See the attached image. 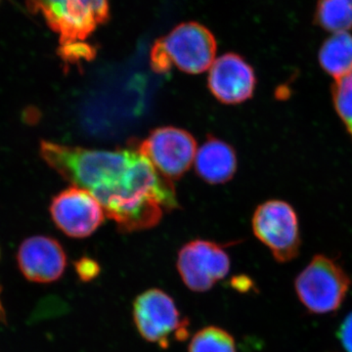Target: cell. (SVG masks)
Here are the masks:
<instances>
[{
  "mask_svg": "<svg viewBox=\"0 0 352 352\" xmlns=\"http://www.w3.org/2000/svg\"><path fill=\"white\" fill-rule=\"evenodd\" d=\"M39 155L65 180L91 193L120 232L152 228L164 208H178L173 183L157 173L135 143L104 151L43 140Z\"/></svg>",
  "mask_w": 352,
  "mask_h": 352,
  "instance_id": "6da1fadb",
  "label": "cell"
},
{
  "mask_svg": "<svg viewBox=\"0 0 352 352\" xmlns=\"http://www.w3.org/2000/svg\"><path fill=\"white\" fill-rule=\"evenodd\" d=\"M28 7L41 13L46 24L59 36L58 55L64 63L91 61L95 48L87 39L108 22V0H27Z\"/></svg>",
  "mask_w": 352,
  "mask_h": 352,
  "instance_id": "7a4b0ae2",
  "label": "cell"
},
{
  "mask_svg": "<svg viewBox=\"0 0 352 352\" xmlns=\"http://www.w3.org/2000/svg\"><path fill=\"white\" fill-rule=\"evenodd\" d=\"M351 285V278L335 259L317 254L296 277L295 289L308 311L328 314L342 307Z\"/></svg>",
  "mask_w": 352,
  "mask_h": 352,
  "instance_id": "3957f363",
  "label": "cell"
},
{
  "mask_svg": "<svg viewBox=\"0 0 352 352\" xmlns=\"http://www.w3.org/2000/svg\"><path fill=\"white\" fill-rule=\"evenodd\" d=\"M133 320L143 339L164 349L170 346L171 336L184 340L189 335V321L182 318L173 298L161 289H147L135 298Z\"/></svg>",
  "mask_w": 352,
  "mask_h": 352,
  "instance_id": "277c9868",
  "label": "cell"
},
{
  "mask_svg": "<svg viewBox=\"0 0 352 352\" xmlns=\"http://www.w3.org/2000/svg\"><path fill=\"white\" fill-rule=\"evenodd\" d=\"M254 235L267 247L278 263L293 261L300 254L302 238L295 208L287 201L261 204L252 217Z\"/></svg>",
  "mask_w": 352,
  "mask_h": 352,
  "instance_id": "5b68a950",
  "label": "cell"
},
{
  "mask_svg": "<svg viewBox=\"0 0 352 352\" xmlns=\"http://www.w3.org/2000/svg\"><path fill=\"white\" fill-rule=\"evenodd\" d=\"M138 148L157 173L171 182L184 175L197 154V142L192 134L173 126L154 129Z\"/></svg>",
  "mask_w": 352,
  "mask_h": 352,
  "instance_id": "8992f818",
  "label": "cell"
},
{
  "mask_svg": "<svg viewBox=\"0 0 352 352\" xmlns=\"http://www.w3.org/2000/svg\"><path fill=\"white\" fill-rule=\"evenodd\" d=\"M178 272L187 288L196 293L210 291L230 270V258L221 245L195 240L178 252Z\"/></svg>",
  "mask_w": 352,
  "mask_h": 352,
  "instance_id": "52a82bcc",
  "label": "cell"
},
{
  "mask_svg": "<svg viewBox=\"0 0 352 352\" xmlns=\"http://www.w3.org/2000/svg\"><path fill=\"white\" fill-rule=\"evenodd\" d=\"M171 63L185 73H204L212 67L217 55V41L205 25L183 23L162 38Z\"/></svg>",
  "mask_w": 352,
  "mask_h": 352,
  "instance_id": "ba28073f",
  "label": "cell"
},
{
  "mask_svg": "<svg viewBox=\"0 0 352 352\" xmlns=\"http://www.w3.org/2000/svg\"><path fill=\"white\" fill-rule=\"evenodd\" d=\"M50 212L58 229L78 239L94 234L105 219L100 203L87 190L76 186L53 197Z\"/></svg>",
  "mask_w": 352,
  "mask_h": 352,
  "instance_id": "9c48e42d",
  "label": "cell"
},
{
  "mask_svg": "<svg viewBox=\"0 0 352 352\" xmlns=\"http://www.w3.org/2000/svg\"><path fill=\"white\" fill-rule=\"evenodd\" d=\"M17 263L25 279L34 283L57 281L67 267V256L59 241L50 236H32L23 241Z\"/></svg>",
  "mask_w": 352,
  "mask_h": 352,
  "instance_id": "30bf717a",
  "label": "cell"
},
{
  "mask_svg": "<svg viewBox=\"0 0 352 352\" xmlns=\"http://www.w3.org/2000/svg\"><path fill=\"white\" fill-rule=\"evenodd\" d=\"M208 83L217 100L224 104H240L252 98L256 78L254 69L244 58L227 53L214 60Z\"/></svg>",
  "mask_w": 352,
  "mask_h": 352,
  "instance_id": "8fae6325",
  "label": "cell"
},
{
  "mask_svg": "<svg viewBox=\"0 0 352 352\" xmlns=\"http://www.w3.org/2000/svg\"><path fill=\"white\" fill-rule=\"evenodd\" d=\"M196 171L210 184L229 182L237 170V156L230 145L208 136L196 154Z\"/></svg>",
  "mask_w": 352,
  "mask_h": 352,
  "instance_id": "7c38bea8",
  "label": "cell"
},
{
  "mask_svg": "<svg viewBox=\"0 0 352 352\" xmlns=\"http://www.w3.org/2000/svg\"><path fill=\"white\" fill-rule=\"evenodd\" d=\"M318 59L322 69L333 78L346 73L352 68V34H333L322 44Z\"/></svg>",
  "mask_w": 352,
  "mask_h": 352,
  "instance_id": "4fadbf2b",
  "label": "cell"
},
{
  "mask_svg": "<svg viewBox=\"0 0 352 352\" xmlns=\"http://www.w3.org/2000/svg\"><path fill=\"white\" fill-rule=\"evenodd\" d=\"M314 23L332 34L351 32L352 0H318Z\"/></svg>",
  "mask_w": 352,
  "mask_h": 352,
  "instance_id": "5bb4252c",
  "label": "cell"
},
{
  "mask_svg": "<svg viewBox=\"0 0 352 352\" xmlns=\"http://www.w3.org/2000/svg\"><path fill=\"white\" fill-rule=\"evenodd\" d=\"M188 352H237L232 335L217 326L203 328L192 338Z\"/></svg>",
  "mask_w": 352,
  "mask_h": 352,
  "instance_id": "9a60e30c",
  "label": "cell"
},
{
  "mask_svg": "<svg viewBox=\"0 0 352 352\" xmlns=\"http://www.w3.org/2000/svg\"><path fill=\"white\" fill-rule=\"evenodd\" d=\"M332 98L336 112L352 139V68L335 78Z\"/></svg>",
  "mask_w": 352,
  "mask_h": 352,
  "instance_id": "2e32d148",
  "label": "cell"
},
{
  "mask_svg": "<svg viewBox=\"0 0 352 352\" xmlns=\"http://www.w3.org/2000/svg\"><path fill=\"white\" fill-rule=\"evenodd\" d=\"M150 61H151L153 69L157 74H166L170 71L173 63L164 50L162 38L155 41L151 50V55H150Z\"/></svg>",
  "mask_w": 352,
  "mask_h": 352,
  "instance_id": "e0dca14e",
  "label": "cell"
},
{
  "mask_svg": "<svg viewBox=\"0 0 352 352\" xmlns=\"http://www.w3.org/2000/svg\"><path fill=\"white\" fill-rule=\"evenodd\" d=\"M75 270L78 278L83 282H90L100 274L101 268L94 258L83 256L75 263Z\"/></svg>",
  "mask_w": 352,
  "mask_h": 352,
  "instance_id": "ac0fdd59",
  "label": "cell"
},
{
  "mask_svg": "<svg viewBox=\"0 0 352 352\" xmlns=\"http://www.w3.org/2000/svg\"><path fill=\"white\" fill-rule=\"evenodd\" d=\"M340 342L346 352H352V312L342 322L339 332Z\"/></svg>",
  "mask_w": 352,
  "mask_h": 352,
  "instance_id": "d6986e66",
  "label": "cell"
},
{
  "mask_svg": "<svg viewBox=\"0 0 352 352\" xmlns=\"http://www.w3.org/2000/svg\"><path fill=\"white\" fill-rule=\"evenodd\" d=\"M1 292V289H0ZM0 321H6V311H4V308L2 307L1 300H0Z\"/></svg>",
  "mask_w": 352,
  "mask_h": 352,
  "instance_id": "ffe728a7",
  "label": "cell"
}]
</instances>
